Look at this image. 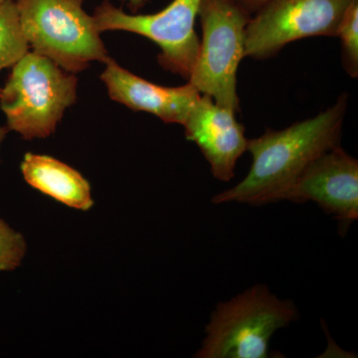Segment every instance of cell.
Listing matches in <instances>:
<instances>
[{"mask_svg":"<svg viewBox=\"0 0 358 358\" xmlns=\"http://www.w3.org/2000/svg\"><path fill=\"white\" fill-rule=\"evenodd\" d=\"M77 77L36 52H28L0 90L7 128L24 140L50 136L76 102Z\"/></svg>","mask_w":358,"mask_h":358,"instance_id":"obj_2","label":"cell"},{"mask_svg":"<svg viewBox=\"0 0 358 358\" xmlns=\"http://www.w3.org/2000/svg\"><path fill=\"white\" fill-rule=\"evenodd\" d=\"M27 252L25 238L0 218V272L20 267Z\"/></svg>","mask_w":358,"mask_h":358,"instance_id":"obj_14","label":"cell"},{"mask_svg":"<svg viewBox=\"0 0 358 358\" xmlns=\"http://www.w3.org/2000/svg\"><path fill=\"white\" fill-rule=\"evenodd\" d=\"M124 1L128 2L131 10L136 11L138 9L143 8L148 3V0H124Z\"/></svg>","mask_w":358,"mask_h":358,"instance_id":"obj_16","label":"cell"},{"mask_svg":"<svg viewBox=\"0 0 358 358\" xmlns=\"http://www.w3.org/2000/svg\"><path fill=\"white\" fill-rule=\"evenodd\" d=\"M85 0H15L21 27L33 52L67 72H81L92 62L105 63L107 49Z\"/></svg>","mask_w":358,"mask_h":358,"instance_id":"obj_4","label":"cell"},{"mask_svg":"<svg viewBox=\"0 0 358 358\" xmlns=\"http://www.w3.org/2000/svg\"><path fill=\"white\" fill-rule=\"evenodd\" d=\"M29 44L21 27L15 0L0 3V72L13 67L29 50Z\"/></svg>","mask_w":358,"mask_h":358,"instance_id":"obj_12","label":"cell"},{"mask_svg":"<svg viewBox=\"0 0 358 358\" xmlns=\"http://www.w3.org/2000/svg\"><path fill=\"white\" fill-rule=\"evenodd\" d=\"M336 37L341 42L343 68L352 78L358 77V0L346 9L339 22Z\"/></svg>","mask_w":358,"mask_h":358,"instance_id":"obj_13","label":"cell"},{"mask_svg":"<svg viewBox=\"0 0 358 358\" xmlns=\"http://www.w3.org/2000/svg\"><path fill=\"white\" fill-rule=\"evenodd\" d=\"M287 201H313L333 215L341 229L358 219V162L336 145L317 157L289 192Z\"/></svg>","mask_w":358,"mask_h":358,"instance_id":"obj_8","label":"cell"},{"mask_svg":"<svg viewBox=\"0 0 358 358\" xmlns=\"http://www.w3.org/2000/svg\"><path fill=\"white\" fill-rule=\"evenodd\" d=\"M237 113L201 95L182 124L186 140L196 143L212 176L228 182L234 178L238 159L247 152L248 138Z\"/></svg>","mask_w":358,"mask_h":358,"instance_id":"obj_9","label":"cell"},{"mask_svg":"<svg viewBox=\"0 0 358 358\" xmlns=\"http://www.w3.org/2000/svg\"><path fill=\"white\" fill-rule=\"evenodd\" d=\"M202 39L187 82L217 105L239 112L237 73L246 58L245 29L251 17L229 0H201Z\"/></svg>","mask_w":358,"mask_h":358,"instance_id":"obj_5","label":"cell"},{"mask_svg":"<svg viewBox=\"0 0 358 358\" xmlns=\"http://www.w3.org/2000/svg\"><path fill=\"white\" fill-rule=\"evenodd\" d=\"M348 94L315 117L288 128L267 129L248 141L252 155L248 174L237 185L216 194L214 204L244 203L261 206L287 200L308 166L320 155L341 145Z\"/></svg>","mask_w":358,"mask_h":358,"instance_id":"obj_1","label":"cell"},{"mask_svg":"<svg viewBox=\"0 0 358 358\" xmlns=\"http://www.w3.org/2000/svg\"><path fill=\"white\" fill-rule=\"evenodd\" d=\"M355 0H272L251 15L245 29L246 58L267 60L285 46L310 37H336Z\"/></svg>","mask_w":358,"mask_h":358,"instance_id":"obj_7","label":"cell"},{"mask_svg":"<svg viewBox=\"0 0 358 358\" xmlns=\"http://www.w3.org/2000/svg\"><path fill=\"white\" fill-rule=\"evenodd\" d=\"M20 169L28 185L70 208L88 211L95 204L89 181L61 160L27 152Z\"/></svg>","mask_w":358,"mask_h":358,"instance_id":"obj_11","label":"cell"},{"mask_svg":"<svg viewBox=\"0 0 358 358\" xmlns=\"http://www.w3.org/2000/svg\"><path fill=\"white\" fill-rule=\"evenodd\" d=\"M7 129L3 128V127L0 126V147H1L2 141H4L7 134Z\"/></svg>","mask_w":358,"mask_h":358,"instance_id":"obj_17","label":"cell"},{"mask_svg":"<svg viewBox=\"0 0 358 358\" xmlns=\"http://www.w3.org/2000/svg\"><path fill=\"white\" fill-rule=\"evenodd\" d=\"M101 79L112 100L134 110L148 113L166 124L182 126L201 94L192 84L159 86L124 69L110 57Z\"/></svg>","mask_w":358,"mask_h":358,"instance_id":"obj_10","label":"cell"},{"mask_svg":"<svg viewBox=\"0 0 358 358\" xmlns=\"http://www.w3.org/2000/svg\"><path fill=\"white\" fill-rule=\"evenodd\" d=\"M6 1V0H0V3H2V2Z\"/></svg>","mask_w":358,"mask_h":358,"instance_id":"obj_18","label":"cell"},{"mask_svg":"<svg viewBox=\"0 0 358 358\" xmlns=\"http://www.w3.org/2000/svg\"><path fill=\"white\" fill-rule=\"evenodd\" d=\"M229 1L241 8L245 13L253 15L259 9L262 8L272 0H229Z\"/></svg>","mask_w":358,"mask_h":358,"instance_id":"obj_15","label":"cell"},{"mask_svg":"<svg viewBox=\"0 0 358 358\" xmlns=\"http://www.w3.org/2000/svg\"><path fill=\"white\" fill-rule=\"evenodd\" d=\"M291 300H280L265 285H255L220 303L207 324L197 358H266L273 334L298 319Z\"/></svg>","mask_w":358,"mask_h":358,"instance_id":"obj_3","label":"cell"},{"mask_svg":"<svg viewBox=\"0 0 358 358\" xmlns=\"http://www.w3.org/2000/svg\"><path fill=\"white\" fill-rule=\"evenodd\" d=\"M201 0H173L154 14H129L103 0L93 18L101 33L126 31L152 40L159 47V62L173 74L188 80L197 54L200 40L195 31Z\"/></svg>","mask_w":358,"mask_h":358,"instance_id":"obj_6","label":"cell"}]
</instances>
